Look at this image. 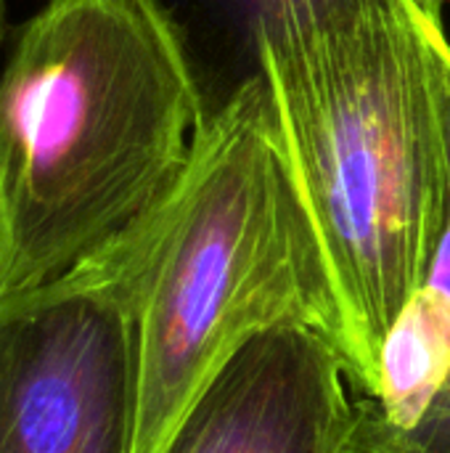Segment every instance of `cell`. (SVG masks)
Wrapping results in <instances>:
<instances>
[{
	"mask_svg": "<svg viewBox=\"0 0 450 453\" xmlns=\"http://www.w3.org/2000/svg\"><path fill=\"white\" fill-rule=\"evenodd\" d=\"M446 16L416 0L281 13L263 37L278 135L313 218L347 382L382 395L390 332L448 223Z\"/></svg>",
	"mask_w": 450,
	"mask_h": 453,
	"instance_id": "cell-1",
	"label": "cell"
},
{
	"mask_svg": "<svg viewBox=\"0 0 450 453\" xmlns=\"http://www.w3.org/2000/svg\"><path fill=\"white\" fill-rule=\"evenodd\" d=\"M411 435L430 453H450V369Z\"/></svg>",
	"mask_w": 450,
	"mask_h": 453,
	"instance_id": "cell-9",
	"label": "cell"
},
{
	"mask_svg": "<svg viewBox=\"0 0 450 453\" xmlns=\"http://www.w3.org/2000/svg\"><path fill=\"white\" fill-rule=\"evenodd\" d=\"M125 236L138 263L133 453H162L202 388L249 337L300 324L334 345L324 250L265 74L196 130L170 194Z\"/></svg>",
	"mask_w": 450,
	"mask_h": 453,
	"instance_id": "cell-3",
	"label": "cell"
},
{
	"mask_svg": "<svg viewBox=\"0 0 450 453\" xmlns=\"http://www.w3.org/2000/svg\"><path fill=\"white\" fill-rule=\"evenodd\" d=\"M337 0H138L175 50L196 106L199 127L225 111L236 96L265 74L263 37L292 8ZM443 13L446 0H416Z\"/></svg>",
	"mask_w": 450,
	"mask_h": 453,
	"instance_id": "cell-6",
	"label": "cell"
},
{
	"mask_svg": "<svg viewBox=\"0 0 450 453\" xmlns=\"http://www.w3.org/2000/svg\"><path fill=\"white\" fill-rule=\"evenodd\" d=\"M337 453H430L411 430L387 417L377 398L355 401V419Z\"/></svg>",
	"mask_w": 450,
	"mask_h": 453,
	"instance_id": "cell-8",
	"label": "cell"
},
{
	"mask_svg": "<svg viewBox=\"0 0 450 453\" xmlns=\"http://www.w3.org/2000/svg\"><path fill=\"white\" fill-rule=\"evenodd\" d=\"M5 5H8V0H0V45L5 37Z\"/></svg>",
	"mask_w": 450,
	"mask_h": 453,
	"instance_id": "cell-11",
	"label": "cell"
},
{
	"mask_svg": "<svg viewBox=\"0 0 450 453\" xmlns=\"http://www.w3.org/2000/svg\"><path fill=\"white\" fill-rule=\"evenodd\" d=\"M138 263L119 236L0 300V453H133Z\"/></svg>",
	"mask_w": 450,
	"mask_h": 453,
	"instance_id": "cell-4",
	"label": "cell"
},
{
	"mask_svg": "<svg viewBox=\"0 0 450 453\" xmlns=\"http://www.w3.org/2000/svg\"><path fill=\"white\" fill-rule=\"evenodd\" d=\"M443 64H446V93H448V151H450V42L446 45L443 53ZM427 289H432L435 295H440L443 300L450 303V180H448V223H446V234L427 281Z\"/></svg>",
	"mask_w": 450,
	"mask_h": 453,
	"instance_id": "cell-10",
	"label": "cell"
},
{
	"mask_svg": "<svg viewBox=\"0 0 450 453\" xmlns=\"http://www.w3.org/2000/svg\"><path fill=\"white\" fill-rule=\"evenodd\" d=\"M345 380L321 332L265 329L202 388L162 453H337L355 419Z\"/></svg>",
	"mask_w": 450,
	"mask_h": 453,
	"instance_id": "cell-5",
	"label": "cell"
},
{
	"mask_svg": "<svg viewBox=\"0 0 450 453\" xmlns=\"http://www.w3.org/2000/svg\"><path fill=\"white\" fill-rule=\"evenodd\" d=\"M450 369V303L422 289L398 319L382 358V395L387 417L411 430Z\"/></svg>",
	"mask_w": 450,
	"mask_h": 453,
	"instance_id": "cell-7",
	"label": "cell"
},
{
	"mask_svg": "<svg viewBox=\"0 0 450 453\" xmlns=\"http://www.w3.org/2000/svg\"><path fill=\"white\" fill-rule=\"evenodd\" d=\"M196 130L191 82L138 0H45L0 72V300L156 210Z\"/></svg>",
	"mask_w": 450,
	"mask_h": 453,
	"instance_id": "cell-2",
	"label": "cell"
}]
</instances>
